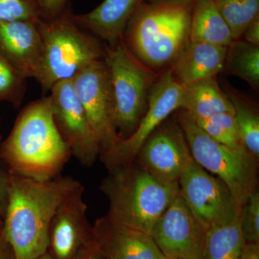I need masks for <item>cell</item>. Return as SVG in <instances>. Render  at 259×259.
I'll return each instance as SVG.
<instances>
[{"label": "cell", "mask_w": 259, "mask_h": 259, "mask_svg": "<svg viewBox=\"0 0 259 259\" xmlns=\"http://www.w3.org/2000/svg\"><path fill=\"white\" fill-rule=\"evenodd\" d=\"M80 184L61 175L41 182L10 173L3 231L16 259H36L47 253L56 209Z\"/></svg>", "instance_id": "1"}, {"label": "cell", "mask_w": 259, "mask_h": 259, "mask_svg": "<svg viewBox=\"0 0 259 259\" xmlns=\"http://www.w3.org/2000/svg\"><path fill=\"white\" fill-rule=\"evenodd\" d=\"M0 156L10 173L36 181L61 176L72 156L53 117L50 97L29 103L0 144Z\"/></svg>", "instance_id": "2"}, {"label": "cell", "mask_w": 259, "mask_h": 259, "mask_svg": "<svg viewBox=\"0 0 259 259\" xmlns=\"http://www.w3.org/2000/svg\"><path fill=\"white\" fill-rule=\"evenodd\" d=\"M194 3L144 1L126 25L122 37L125 45L153 71L172 66L190 42Z\"/></svg>", "instance_id": "3"}, {"label": "cell", "mask_w": 259, "mask_h": 259, "mask_svg": "<svg viewBox=\"0 0 259 259\" xmlns=\"http://www.w3.org/2000/svg\"><path fill=\"white\" fill-rule=\"evenodd\" d=\"M100 190L110 203L109 218L150 236L180 192L178 182L161 180L134 161L109 170Z\"/></svg>", "instance_id": "4"}, {"label": "cell", "mask_w": 259, "mask_h": 259, "mask_svg": "<svg viewBox=\"0 0 259 259\" xmlns=\"http://www.w3.org/2000/svg\"><path fill=\"white\" fill-rule=\"evenodd\" d=\"M42 40L41 65L36 79L44 93L56 83L74 79L80 71L105 57L97 37L76 23L71 8L51 20L38 21Z\"/></svg>", "instance_id": "5"}, {"label": "cell", "mask_w": 259, "mask_h": 259, "mask_svg": "<svg viewBox=\"0 0 259 259\" xmlns=\"http://www.w3.org/2000/svg\"><path fill=\"white\" fill-rule=\"evenodd\" d=\"M179 124L194 161L206 171L217 175L242 208L256 190L258 160L245 147L231 148L213 140L186 111L179 116Z\"/></svg>", "instance_id": "6"}, {"label": "cell", "mask_w": 259, "mask_h": 259, "mask_svg": "<svg viewBox=\"0 0 259 259\" xmlns=\"http://www.w3.org/2000/svg\"><path fill=\"white\" fill-rule=\"evenodd\" d=\"M114 99V120L120 140L134 132L148 107V96L158 79L153 70L129 50L123 38L105 47Z\"/></svg>", "instance_id": "7"}, {"label": "cell", "mask_w": 259, "mask_h": 259, "mask_svg": "<svg viewBox=\"0 0 259 259\" xmlns=\"http://www.w3.org/2000/svg\"><path fill=\"white\" fill-rule=\"evenodd\" d=\"M185 87L175 79L171 68L158 78L148 96V107L134 132L100 156L108 170L134 161L146 140L172 112L183 108Z\"/></svg>", "instance_id": "8"}, {"label": "cell", "mask_w": 259, "mask_h": 259, "mask_svg": "<svg viewBox=\"0 0 259 259\" xmlns=\"http://www.w3.org/2000/svg\"><path fill=\"white\" fill-rule=\"evenodd\" d=\"M72 81L75 93L100 145V156L120 141L114 120L111 81L104 59L89 65Z\"/></svg>", "instance_id": "9"}, {"label": "cell", "mask_w": 259, "mask_h": 259, "mask_svg": "<svg viewBox=\"0 0 259 259\" xmlns=\"http://www.w3.org/2000/svg\"><path fill=\"white\" fill-rule=\"evenodd\" d=\"M49 92L54 122L71 155L83 166H93L100 157V145L75 93L72 79L56 83Z\"/></svg>", "instance_id": "10"}, {"label": "cell", "mask_w": 259, "mask_h": 259, "mask_svg": "<svg viewBox=\"0 0 259 259\" xmlns=\"http://www.w3.org/2000/svg\"><path fill=\"white\" fill-rule=\"evenodd\" d=\"M179 185L186 202L207 230L241 212L226 184L209 175L193 158L182 173Z\"/></svg>", "instance_id": "11"}, {"label": "cell", "mask_w": 259, "mask_h": 259, "mask_svg": "<svg viewBox=\"0 0 259 259\" xmlns=\"http://www.w3.org/2000/svg\"><path fill=\"white\" fill-rule=\"evenodd\" d=\"M207 233L180 192L155 223L151 236L165 256L200 259Z\"/></svg>", "instance_id": "12"}, {"label": "cell", "mask_w": 259, "mask_h": 259, "mask_svg": "<svg viewBox=\"0 0 259 259\" xmlns=\"http://www.w3.org/2000/svg\"><path fill=\"white\" fill-rule=\"evenodd\" d=\"M83 192L80 184L65 197L53 217L48 248L53 259H76L95 242L93 226L87 215Z\"/></svg>", "instance_id": "13"}, {"label": "cell", "mask_w": 259, "mask_h": 259, "mask_svg": "<svg viewBox=\"0 0 259 259\" xmlns=\"http://www.w3.org/2000/svg\"><path fill=\"white\" fill-rule=\"evenodd\" d=\"M140 165L161 180L178 182L192 159L180 125L161 124L138 153Z\"/></svg>", "instance_id": "14"}, {"label": "cell", "mask_w": 259, "mask_h": 259, "mask_svg": "<svg viewBox=\"0 0 259 259\" xmlns=\"http://www.w3.org/2000/svg\"><path fill=\"white\" fill-rule=\"evenodd\" d=\"M95 243L105 259H166L152 237L112 221L98 218L93 226Z\"/></svg>", "instance_id": "15"}, {"label": "cell", "mask_w": 259, "mask_h": 259, "mask_svg": "<svg viewBox=\"0 0 259 259\" xmlns=\"http://www.w3.org/2000/svg\"><path fill=\"white\" fill-rule=\"evenodd\" d=\"M38 21L0 22V54L26 79H36L41 65L42 40Z\"/></svg>", "instance_id": "16"}, {"label": "cell", "mask_w": 259, "mask_h": 259, "mask_svg": "<svg viewBox=\"0 0 259 259\" xmlns=\"http://www.w3.org/2000/svg\"><path fill=\"white\" fill-rule=\"evenodd\" d=\"M145 0H104L97 8L74 15L80 28L112 45L122 39L130 18Z\"/></svg>", "instance_id": "17"}, {"label": "cell", "mask_w": 259, "mask_h": 259, "mask_svg": "<svg viewBox=\"0 0 259 259\" xmlns=\"http://www.w3.org/2000/svg\"><path fill=\"white\" fill-rule=\"evenodd\" d=\"M227 47L189 42L171 66L180 84L187 85L214 77L224 69Z\"/></svg>", "instance_id": "18"}, {"label": "cell", "mask_w": 259, "mask_h": 259, "mask_svg": "<svg viewBox=\"0 0 259 259\" xmlns=\"http://www.w3.org/2000/svg\"><path fill=\"white\" fill-rule=\"evenodd\" d=\"M182 109L193 118H207L223 112L234 114L231 100L214 77L185 86Z\"/></svg>", "instance_id": "19"}, {"label": "cell", "mask_w": 259, "mask_h": 259, "mask_svg": "<svg viewBox=\"0 0 259 259\" xmlns=\"http://www.w3.org/2000/svg\"><path fill=\"white\" fill-rule=\"evenodd\" d=\"M234 40L212 0H197L191 19L190 41L228 47Z\"/></svg>", "instance_id": "20"}, {"label": "cell", "mask_w": 259, "mask_h": 259, "mask_svg": "<svg viewBox=\"0 0 259 259\" xmlns=\"http://www.w3.org/2000/svg\"><path fill=\"white\" fill-rule=\"evenodd\" d=\"M241 213L227 222L207 230L203 254L200 259H239L245 244L241 231Z\"/></svg>", "instance_id": "21"}, {"label": "cell", "mask_w": 259, "mask_h": 259, "mask_svg": "<svg viewBox=\"0 0 259 259\" xmlns=\"http://www.w3.org/2000/svg\"><path fill=\"white\" fill-rule=\"evenodd\" d=\"M244 80L250 86H259V47L245 40H233L227 47L224 69Z\"/></svg>", "instance_id": "22"}, {"label": "cell", "mask_w": 259, "mask_h": 259, "mask_svg": "<svg viewBox=\"0 0 259 259\" xmlns=\"http://www.w3.org/2000/svg\"><path fill=\"white\" fill-rule=\"evenodd\" d=\"M226 93L234 109L235 120L242 144L258 160L259 116L241 97L231 91Z\"/></svg>", "instance_id": "23"}, {"label": "cell", "mask_w": 259, "mask_h": 259, "mask_svg": "<svg viewBox=\"0 0 259 259\" xmlns=\"http://www.w3.org/2000/svg\"><path fill=\"white\" fill-rule=\"evenodd\" d=\"M234 40L241 38L250 22L259 15V0H212Z\"/></svg>", "instance_id": "24"}, {"label": "cell", "mask_w": 259, "mask_h": 259, "mask_svg": "<svg viewBox=\"0 0 259 259\" xmlns=\"http://www.w3.org/2000/svg\"><path fill=\"white\" fill-rule=\"evenodd\" d=\"M27 90V79L0 54V102L18 108Z\"/></svg>", "instance_id": "25"}, {"label": "cell", "mask_w": 259, "mask_h": 259, "mask_svg": "<svg viewBox=\"0 0 259 259\" xmlns=\"http://www.w3.org/2000/svg\"><path fill=\"white\" fill-rule=\"evenodd\" d=\"M42 19L36 0H0V22Z\"/></svg>", "instance_id": "26"}, {"label": "cell", "mask_w": 259, "mask_h": 259, "mask_svg": "<svg viewBox=\"0 0 259 259\" xmlns=\"http://www.w3.org/2000/svg\"><path fill=\"white\" fill-rule=\"evenodd\" d=\"M241 221L245 243L259 244V193L257 190L242 207Z\"/></svg>", "instance_id": "27"}, {"label": "cell", "mask_w": 259, "mask_h": 259, "mask_svg": "<svg viewBox=\"0 0 259 259\" xmlns=\"http://www.w3.org/2000/svg\"><path fill=\"white\" fill-rule=\"evenodd\" d=\"M194 120L204 133L220 144L231 148L244 147L238 136L230 133L212 117L207 118H194Z\"/></svg>", "instance_id": "28"}, {"label": "cell", "mask_w": 259, "mask_h": 259, "mask_svg": "<svg viewBox=\"0 0 259 259\" xmlns=\"http://www.w3.org/2000/svg\"><path fill=\"white\" fill-rule=\"evenodd\" d=\"M42 19L51 20L59 16L69 6V0H36Z\"/></svg>", "instance_id": "29"}, {"label": "cell", "mask_w": 259, "mask_h": 259, "mask_svg": "<svg viewBox=\"0 0 259 259\" xmlns=\"http://www.w3.org/2000/svg\"><path fill=\"white\" fill-rule=\"evenodd\" d=\"M2 138L0 136V144ZM10 172L0 156V217L5 218L8 199Z\"/></svg>", "instance_id": "30"}, {"label": "cell", "mask_w": 259, "mask_h": 259, "mask_svg": "<svg viewBox=\"0 0 259 259\" xmlns=\"http://www.w3.org/2000/svg\"><path fill=\"white\" fill-rule=\"evenodd\" d=\"M242 37H244L245 42L259 47V15L250 22Z\"/></svg>", "instance_id": "31"}, {"label": "cell", "mask_w": 259, "mask_h": 259, "mask_svg": "<svg viewBox=\"0 0 259 259\" xmlns=\"http://www.w3.org/2000/svg\"><path fill=\"white\" fill-rule=\"evenodd\" d=\"M0 259H16L13 248L7 239L4 231L0 233Z\"/></svg>", "instance_id": "32"}, {"label": "cell", "mask_w": 259, "mask_h": 259, "mask_svg": "<svg viewBox=\"0 0 259 259\" xmlns=\"http://www.w3.org/2000/svg\"><path fill=\"white\" fill-rule=\"evenodd\" d=\"M239 259H259V244L245 243Z\"/></svg>", "instance_id": "33"}, {"label": "cell", "mask_w": 259, "mask_h": 259, "mask_svg": "<svg viewBox=\"0 0 259 259\" xmlns=\"http://www.w3.org/2000/svg\"><path fill=\"white\" fill-rule=\"evenodd\" d=\"M76 259H103V257L95 242L83 250Z\"/></svg>", "instance_id": "34"}, {"label": "cell", "mask_w": 259, "mask_h": 259, "mask_svg": "<svg viewBox=\"0 0 259 259\" xmlns=\"http://www.w3.org/2000/svg\"><path fill=\"white\" fill-rule=\"evenodd\" d=\"M162 1L196 2L197 0H148V2H150V3H155V2Z\"/></svg>", "instance_id": "35"}, {"label": "cell", "mask_w": 259, "mask_h": 259, "mask_svg": "<svg viewBox=\"0 0 259 259\" xmlns=\"http://www.w3.org/2000/svg\"><path fill=\"white\" fill-rule=\"evenodd\" d=\"M36 259H53L51 255L49 253H46L45 254L42 255L41 256L38 257Z\"/></svg>", "instance_id": "36"}, {"label": "cell", "mask_w": 259, "mask_h": 259, "mask_svg": "<svg viewBox=\"0 0 259 259\" xmlns=\"http://www.w3.org/2000/svg\"><path fill=\"white\" fill-rule=\"evenodd\" d=\"M4 228V218L0 217V233L3 231Z\"/></svg>", "instance_id": "37"}, {"label": "cell", "mask_w": 259, "mask_h": 259, "mask_svg": "<svg viewBox=\"0 0 259 259\" xmlns=\"http://www.w3.org/2000/svg\"><path fill=\"white\" fill-rule=\"evenodd\" d=\"M166 259H185L182 258H177V257H166Z\"/></svg>", "instance_id": "38"}, {"label": "cell", "mask_w": 259, "mask_h": 259, "mask_svg": "<svg viewBox=\"0 0 259 259\" xmlns=\"http://www.w3.org/2000/svg\"><path fill=\"white\" fill-rule=\"evenodd\" d=\"M103 259H105V258H103Z\"/></svg>", "instance_id": "39"}]
</instances>
